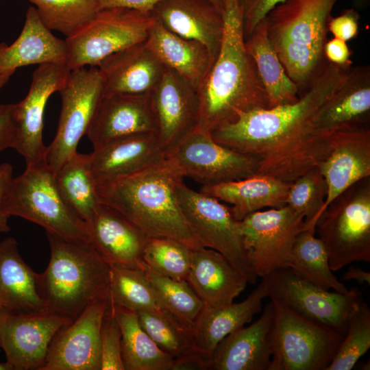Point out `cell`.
<instances>
[{
	"mask_svg": "<svg viewBox=\"0 0 370 370\" xmlns=\"http://www.w3.org/2000/svg\"><path fill=\"white\" fill-rule=\"evenodd\" d=\"M348 71L328 63L296 102L242 112L211 136L217 143L256 158V175L293 182L319 166L328 153L329 133L315 131L311 120L343 83Z\"/></svg>",
	"mask_w": 370,
	"mask_h": 370,
	"instance_id": "obj_1",
	"label": "cell"
},
{
	"mask_svg": "<svg viewBox=\"0 0 370 370\" xmlns=\"http://www.w3.org/2000/svg\"><path fill=\"white\" fill-rule=\"evenodd\" d=\"M218 55L199 88L198 128L211 133L244 112L269 108L256 64L245 47L236 0H225Z\"/></svg>",
	"mask_w": 370,
	"mask_h": 370,
	"instance_id": "obj_2",
	"label": "cell"
},
{
	"mask_svg": "<svg viewBox=\"0 0 370 370\" xmlns=\"http://www.w3.org/2000/svg\"><path fill=\"white\" fill-rule=\"evenodd\" d=\"M183 175L167 157L132 175L99 186L101 202L122 213L148 237H169L191 249L201 246L180 206L177 184Z\"/></svg>",
	"mask_w": 370,
	"mask_h": 370,
	"instance_id": "obj_3",
	"label": "cell"
},
{
	"mask_svg": "<svg viewBox=\"0 0 370 370\" xmlns=\"http://www.w3.org/2000/svg\"><path fill=\"white\" fill-rule=\"evenodd\" d=\"M46 234L50 259L36 286L47 310L73 321L90 304L110 301V264L90 243Z\"/></svg>",
	"mask_w": 370,
	"mask_h": 370,
	"instance_id": "obj_4",
	"label": "cell"
},
{
	"mask_svg": "<svg viewBox=\"0 0 370 370\" xmlns=\"http://www.w3.org/2000/svg\"><path fill=\"white\" fill-rule=\"evenodd\" d=\"M338 0H284L265 16L267 31L286 74L299 89L308 87L328 64L324 46Z\"/></svg>",
	"mask_w": 370,
	"mask_h": 370,
	"instance_id": "obj_5",
	"label": "cell"
},
{
	"mask_svg": "<svg viewBox=\"0 0 370 370\" xmlns=\"http://www.w3.org/2000/svg\"><path fill=\"white\" fill-rule=\"evenodd\" d=\"M332 271L355 261L370 262V177L344 190L324 209L315 231Z\"/></svg>",
	"mask_w": 370,
	"mask_h": 370,
	"instance_id": "obj_6",
	"label": "cell"
},
{
	"mask_svg": "<svg viewBox=\"0 0 370 370\" xmlns=\"http://www.w3.org/2000/svg\"><path fill=\"white\" fill-rule=\"evenodd\" d=\"M3 213L43 227L64 238L90 243L88 226L64 202L47 164L26 167L13 177L2 204Z\"/></svg>",
	"mask_w": 370,
	"mask_h": 370,
	"instance_id": "obj_7",
	"label": "cell"
},
{
	"mask_svg": "<svg viewBox=\"0 0 370 370\" xmlns=\"http://www.w3.org/2000/svg\"><path fill=\"white\" fill-rule=\"evenodd\" d=\"M271 300L274 315L268 370H325L344 335Z\"/></svg>",
	"mask_w": 370,
	"mask_h": 370,
	"instance_id": "obj_8",
	"label": "cell"
},
{
	"mask_svg": "<svg viewBox=\"0 0 370 370\" xmlns=\"http://www.w3.org/2000/svg\"><path fill=\"white\" fill-rule=\"evenodd\" d=\"M156 19L125 8L99 10L95 16L65 39L69 69L97 66L109 56L146 40Z\"/></svg>",
	"mask_w": 370,
	"mask_h": 370,
	"instance_id": "obj_9",
	"label": "cell"
},
{
	"mask_svg": "<svg viewBox=\"0 0 370 370\" xmlns=\"http://www.w3.org/2000/svg\"><path fill=\"white\" fill-rule=\"evenodd\" d=\"M177 199L185 219L203 247L224 256L246 278L255 284L258 278L247 258L238 221L231 208L216 197L188 187L183 180L176 186Z\"/></svg>",
	"mask_w": 370,
	"mask_h": 370,
	"instance_id": "obj_10",
	"label": "cell"
},
{
	"mask_svg": "<svg viewBox=\"0 0 370 370\" xmlns=\"http://www.w3.org/2000/svg\"><path fill=\"white\" fill-rule=\"evenodd\" d=\"M61 111L56 134L47 147L46 162L55 173L73 154L86 135L103 95L102 78L97 66L72 70L58 90Z\"/></svg>",
	"mask_w": 370,
	"mask_h": 370,
	"instance_id": "obj_11",
	"label": "cell"
},
{
	"mask_svg": "<svg viewBox=\"0 0 370 370\" xmlns=\"http://www.w3.org/2000/svg\"><path fill=\"white\" fill-rule=\"evenodd\" d=\"M271 299L298 314L345 334L352 310L362 300V293L352 288L346 294L322 289L302 279L289 268L262 278Z\"/></svg>",
	"mask_w": 370,
	"mask_h": 370,
	"instance_id": "obj_12",
	"label": "cell"
},
{
	"mask_svg": "<svg viewBox=\"0 0 370 370\" xmlns=\"http://www.w3.org/2000/svg\"><path fill=\"white\" fill-rule=\"evenodd\" d=\"M242 242L257 277L288 268L295 238L305 229L304 217L288 206L252 212L238 221Z\"/></svg>",
	"mask_w": 370,
	"mask_h": 370,
	"instance_id": "obj_13",
	"label": "cell"
},
{
	"mask_svg": "<svg viewBox=\"0 0 370 370\" xmlns=\"http://www.w3.org/2000/svg\"><path fill=\"white\" fill-rule=\"evenodd\" d=\"M183 177L203 186L238 180L256 175L258 162L215 141L196 127L166 153Z\"/></svg>",
	"mask_w": 370,
	"mask_h": 370,
	"instance_id": "obj_14",
	"label": "cell"
},
{
	"mask_svg": "<svg viewBox=\"0 0 370 370\" xmlns=\"http://www.w3.org/2000/svg\"><path fill=\"white\" fill-rule=\"evenodd\" d=\"M70 71L65 64L38 65L26 97L12 104V148L23 157L26 167L47 164V147L42 139L45 109L49 97L63 86Z\"/></svg>",
	"mask_w": 370,
	"mask_h": 370,
	"instance_id": "obj_15",
	"label": "cell"
},
{
	"mask_svg": "<svg viewBox=\"0 0 370 370\" xmlns=\"http://www.w3.org/2000/svg\"><path fill=\"white\" fill-rule=\"evenodd\" d=\"M73 321L49 310L11 313L0 309V347L14 370H41L56 332Z\"/></svg>",
	"mask_w": 370,
	"mask_h": 370,
	"instance_id": "obj_16",
	"label": "cell"
},
{
	"mask_svg": "<svg viewBox=\"0 0 370 370\" xmlns=\"http://www.w3.org/2000/svg\"><path fill=\"white\" fill-rule=\"evenodd\" d=\"M110 301L90 304L53 337L41 370H100V332Z\"/></svg>",
	"mask_w": 370,
	"mask_h": 370,
	"instance_id": "obj_17",
	"label": "cell"
},
{
	"mask_svg": "<svg viewBox=\"0 0 370 370\" xmlns=\"http://www.w3.org/2000/svg\"><path fill=\"white\" fill-rule=\"evenodd\" d=\"M150 105L155 133L167 153L197 125V91L175 72L165 68L150 95Z\"/></svg>",
	"mask_w": 370,
	"mask_h": 370,
	"instance_id": "obj_18",
	"label": "cell"
},
{
	"mask_svg": "<svg viewBox=\"0 0 370 370\" xmlns=\"http://www.w3.org/2000/svg\"><path fill=\"white\" fill-rule=\"evenodd\" d=\"M329 138L328 153L319 165L327 184L323 211L349 186L370 177V130L366 125L340 129L330 132Z\"/></svg>",
	"mask_w": 370,
	"mask_h": 370,
	"instance_id": "obj_19",
	"label": "cell"
},
{
	"mask_svg": "<svg viewBox=\"0 0 370 370\" xmlns=\"http://www.w3.org/2000/svg\"><path fill=\"white\" fill-rule=\"evenodd\" d=\"M166 156L155 132L120 138L93 149L88 154L99 187L143 171Z\"/></svg>",
	"mask_w": 370,
	"mask_h": 370,
	"instance_id": "obj_20",
	"label": "cell"
},
{
	"mask_svg": "<svg viewBox=\"0 0 370 370\" xmlns=\"http://www.w3.org/2000/svg\"><path fill=\"white\" fill-rule=\"evenodd\" d=\"M274 305L266 304L260 318L226 336L213 350L210 370H268L272 356L271 330Z\"/></svg>",
	"mask_w": 370,
	"mask_h": 370,
	"instance_id": "obj_21",
	"label": "cell"
},
{
	"mask_svg": "<svg viewBox=\"0 0 370 370\" xmlns=\"http://www.w3.org/2000/svg\"><path fill=\"white\" fill-rule=\"evenodd\" d=\"M86 224L90 244L107 262L141 267L149 237L119 210L101 202Z\"/></svg>",
	"mask_w": 370,
	"mask_h": 370,
	"instance_id": "obj_22",
	"label": "cell"
},
{
	"mask_svg": "<svg viewBox=\"0 0 370 370\" xmlns=\"http://www.w3.org/2000/svg\"><path fill=\"white\" fill-rule=\"evenodd\" d=\"M97 67L103 95H150L165 70L145 41L109 56Z\"/></svg>",
	"mask_w": 370,
	"mask_h": 370,
	"instance_id": "obj_23",
	"label": "cell"
},
{
	"mask_svg": "<svg viewBox=\"0 0 370 370\" xmlns=\"http://www.w3.org/2000/svg\"><path fill=\"white\" fill-rule=\"evenodd\" d=\"M170 32L197 40L214 61L221 43L223 12L210 0H161L151 12Z\"/></svg>",
	"mask_w": 370,
	"mask_h": 370,
	"instance_id": "obj_24",
	"label": "cell"
},
{
	"mask_svg": "<svg viewBox=\"0 0 370 370\" xmlns=\"http://www.w3.org/2000/svg\"><path fill=\"white\" fill-rule=\"evenodd\" d=\"M150 95H103L86 134L93 149L110 141L155 132Z\"/></svg>",
	"mask_w": 370,
	"mask_h": 370,
	"instance_id": "obj_25",
	"label": "cell"
},
{
	"mask_svg": "<svg viewBox=\"0 0 370 370\" xmlns=\"http://www.w3.org/2000/svg\"><path fill=\"white\" fill-rule=\"evenodd\" d=\"M370 113V69L350 68L341 86L319 108L311 123L321 134L365 125Z\"/></svg>",
	"mask_w": 370,
	"mask_h": 370,
	"instance_id": "obj_26",
	"label": "cell"
},
{
	"mask_svg": "<svg viewBox=\"0 0 370 370\" xmlns=\"http://www.w3.org/2000/svg\"><path fill=\"white\" fill-rule=\"evenodd\" d=\"M186 281L207 306L233 302L248 283L224 256L203 246L191 249Z\"/></svg>",
	"mask_w": 370,
	"mask_h": 370,
	"instance_id": "obj_27",
	"label": "cell"
},
{
	"mask_svg": "<svg viewBox=\"0 0 370 370\" xmlns=\"http://www.w3.org/2000/svg\"><path fill=\"white\" fill-rule=\"evenodd\" d=\"M269 297L265 284L259 285L243 301L219 306H204L193 328L195 350L208 362L217 344L232 332L250 323L261 312L262 300Z\"/></svg>",
	"mask_w": 370,
	"mask_h": 370,
	"instance_id": "obj_28",
	"label": "cell"
},
{
	"mask_svg": "<svg viewBox=\"0 0 370 370\" xmlns=\"http://www.w3.org/2000/svg\"><path fill=\"white\" fill-rule=\"evenodd\" d=\"M66 58L65 40L55 36L40 21L35 7L30 6L16 40L10 45L0 43V75H12L18 67L32 64H66Z\"/></svg>",
	"mask_w": 370,
	"mask_h": 370,
	"instance_id": "obj_29",
	"label": "cell"
},
{
	"mask_svg": "<svg viewBox=\"0 0 370 370\" xmlns=\"http://www.w3.org/2000/svg\"><path fill=\"white\" fill-rule=\"evenodd\" d=\"M145 42L165 68L198 91L214 62L203 44L170 32L157 21Z\"/></svg>",
	"mask_w": 370,
	"mask_h": 370,
	"instance_id": "obj_30",
	"label": "cell"
},
{
	"mask_svg": "<svg viewBox=\"0 0 370 370\" xmlns=\"http://www.w3.org/2000/svg\"><path fill=\"white\" fill-rule=\"evenodd\" d=\"M36 277L21 256L16 238L0 241V309L16 314L47 310L37 290Z\"/></svg>",
	"mask_w": 370,
	"mask_h": 370,
	"instance_id": "obj_31",
	"label": "cell"
},
{
	"mask_svg": "<svg viewBox=\"0 0 370 370\" xmlns=\"http://www.w3.org/2000/svg\"><path fill=\"white\" fill-rule=\"evenodd\" d=\"M291 183L267 175H254L238 180L202 186L200 191L232 204L230 208L234 217L241 221L263 208H278L286 206Z\"/></svg>",
	"mask_w": 370,
	"mask_h": 370,
	"instance_id": "obj_32",
	"label": "cell"
},
{
	"mask_svg": "<svg viewBox=\"0 0 370 370\" xmlns=\"http://www.w3.org/2000/svg\"><path fill=\"white\" fill-rule=\"evenodd\" d=\"M245 47L256 64L265 90L269 108L298 101L299 88L286 74L268 37L264 18L245 40Z\"/></svg>",
	"mask_w": 370,
	"mask_h": 370,
	"instance_id": "obj_33",
	"label": "cell"
},
{
	"mask_svg": "<svg viewBox=\"0 0 370 370\" xmlns=\"http://www.w3.org/2000/svg\"><path fill=\"white\" fill-rule=\"evenodd\" d=\"M110 304L121 332L125 370H173L175 359L143 330L136 312Z\"/></svg>",
	"mask_w": 370,
	"mask_h": 370,
	"instance_id": "obj_34",
	"label": "cell"
},
{
	"mask_svg": "<svg viewBox=\"0 0 370 370\" xmlns=\"http://www.w3.org/2000/svg\"><path fill=\"white\" fill-rule=\"evenodd\" d=\"M56 188L67 206L88 223L101 203L88 154H73L54 173Z\"/></svg>",
	"mask_w": 370,
	"mask_h": 370,
	"instance_id": "obj_35",
	"label": "cell"
},
{
	"mask_svg": "<svg viewBox=\"0 0 370 370\" xmlns=\"http://www.w3.org/2000/svg\"><path fill=\"white\" fill-rule=\"evenodd\" d=\"M288 268L302 279L324 289L346 294L349 290L333 274L327 250L315 236V230L304 229L293 245Z\"/></svg>",
	"mask_w": 370,
	"mask_h": 370,
	"instance_id": "obj_36",
	"label": "cell"
},
{
	"mask_svg": "<svg viewBox=\"0 0 370 370\" xmlns=\"http://www.w3.org/2000/svg\"><path fill=\"white\" fill-rule=\"evenodd\" d=\"M136 313L143 330L175 362L198 353L194 347L192 329L166 309Z\"/></svg>",
	"mask_w": 370,
	"mask_h": 370,
	"instance_id": "obj_37",
	"label": "cell"
},
{
	"mask_svg": "<svg viewBox=\"0 0 370 370\" xmlns=\"http://www.w3.org/2000/svg\"><path fill=\"white\" fill-rule=\"evenodd\" d=\"M110 295L112 304L135 312L162 308L142 266L110 264Z\"/></svg>",
	"mask_w": 370,
	"mask_h": 370,
	"instance_id": "obj_38",
	"label": "cell"
},
{
	"mask_svg": "<svg viewBox=\"0 0 370 370\" xmlns=\"http://www.w3.org/2000/svg\"><path fill=\"white\" fill-rule=\"evenodd\" d=\"M159 303L184 324L192 329L204 304L186 280H175L160 275L143 263Z\"/></svg>",
	"mask_w": 370,
	"mask_h": 370,
	"instance_id": "obj_39",
	"label": "cell"
},
{
	"mask_svg": "<svg viewBox=\"0 0 370 370\" xmlns=\"http://www.w3.org/2000/svg\"><path fill=\"white\" fill-rule=\"evenodd\" d=\"M34 5L40 21L51 31L69 37L99 10V0H29Z\"/></svg>",
	"mask_w": 370,
	"mask_h": 370,
	"instance_id": "obj_40",
	"label": "cell"
},
{
	"mask_svg": "<svg viewBox=\"0 0 370 370\" xmlns=\"http://www.w3.org/2000/svg\"><path fill=\"white\" fill-rule=\"evenodd\" d=\"M191 260V248L169 237H149L143 260L155 273L175 280H186Z\"/></svg>",
	"mask_w": 370,
	"mask_h": 370,
	"instance_id": "obj_41",
	"label": "cell"
},
{
	"mask_svg": "<svg viewBox=\"0 0 370 370\" xmlns=\"http://www.w3.org/2000/svg\"><path fill=\"white\" fill-rule=\"evenodd\" d=\"M370 347V308L360 301L347 319V330L325 370H351Z\"/></svg>",
	"mask_w": 370,
	"mask_h": 370,
	"instance_id": "obj_42",
	"label": "cell"
},
{
	"mask_svg": "<svg viewBox=\"0 0 370 370\" xmlns=\"http://www.w3.org/2000/svg\"><path fill=\"white\" fill-rule=\"evenodd\" d=\"M326 196L327 184L319 166H317L291 183L286 206L304 217L305 229L315 230Z\"/></svg>",
	"mask_w": 370,
	"mask_h": 370,
	"instance_id": "obj_43",
	"label": "cell"
},
{
	"mask_svg": "<svg viewBox=\"0 0 370 370\" xmlns=\"http://www.w3.org/2000/svg\"><path fill=\"white\" fill-rule=\"evenodd\" d=\"M100 370H125L122 358L121 332L110 302L100 332Z\"/></svg>",
	"mask_w": 370,
	"mask_h": 370,
	"instance_id": "obj_44",
	"label": "cell"
},
{
	"mask_svg": "<svg viewBox=\"0 0 370 370\" xmlns=\"http://www.w3.org/2000/svg\"><path fill=\"white\" fill-rule=\"evenodd\" d=\"M284 0H236L246 40L267 14Z\"/></svg>",
	"mask_w": 370,
	"mask_h": 370,
	"instance_id": "obj_45",
	"label": "cell"
},
{
	"mask_svg": "<svg viewBox=\"0 0 370 370\" xmlns=\"http://www.w3.org/2000/svg\"><path fill=\"white\" fill-rule=\"evenodd\" d=\"M359 19V14L355 9H346L339 16L330 17L328 22V32L330 31L335 38L347 42L358 36Z\"/></svg>",
	"mask_w": 370,
	"mask_h": 370,
	"instance_id": "obj_46",
	"label": "cell"
},
{
	"mask_svg": "<svg viewBox=\"0 0 370 370\" xmlns=\"http://www.w3.org/2000/svg\"><path fill=\"white\" fill-rule=\"evenodd\" d=\"M352 52L347 42L334 37L324 46V56L329 63L343 67H351Z\"/></svg>",
	"mask_w": 370,
	"mask_h": 370,
	"instance_id": "obj_47",
	"label": "cell"
},
{
	"mask_svg": "<svg viewBox=\"0 0 370 370\" xmlns=\"http://www.w3.org/2000/svg\"><path fill=\"white\" fill-rule=\"evenodd\" d=\"M12 103L0 104V151L12 148L14 125L12 120Z\"/></svg>",
	"mask_w": 370,
	"mask_h": 370,
	"instance_id": "obj_48",
	"label": "cell"
},
{
	"mask_svg": "<svg viewBox=\"0 0 370 370\" xmlns=\"http://www.w3.org/2000/svg\"><path fill=\"white\" fill-rule=\"evenodd\" d=\"M13 178V168L9 163L0 164V233L10 231L8 216L2 210V204Z\"/></svg>",
	"mask_w": 370,
	"mask_h": 370,
	"instance_id": "obj_49",
	"label": "cell"
},
{
	"mask_svg": "<svg viewBox=\"0 0 370 370\" xmlns=\"http://www.w3.org/2000/svg\"><path fill=\"white\" fill-rule=\"evenodd\" d=\"M161 0H99V10L109 8H125L149 13Z\"/></svg>",
	"mask_w": 370,
	"mask_h": 370,
	"instance_id": "obj_50",
	"label": "cell"
},
{
	"mask_svg": "<svg viewBox=\"0 0 370 370\" xmlns=\"http://www.w3.org/2000/svg\"><path fill=\"white\" fill-rule=\"evenodd\" d=\"M342 280H356L360 284L366 283L369 285L370 273L360 268L350 266L343 275Z\"/></svg>",
	"mask_w": 370,
	"mask_h": 370,
	"instance_id": "obj_51",
	"label": "cell"
},
{
	"mask_svg": "<svg viewBox=\"0 0 370 370\" xmlns=\"http://www.w3.org/2000/svg\"><path fill=\"white\" fill-rule=\"evenodd\" d=\"M11 75L9 73L0 75V90L8 83Z\"/></svg>",
	"mask_w": 370,
	"mask_h": 370,
	"instance_id": "obj_52",
	"label": "cell"
},
{
	"mask_svg": "<svg viewBox=\"0 0 370 370\" xmlns=\"http://www.w3.org/2000/svg\"><path fill=\"white\" fill-rule=\"evenodd\" d=\"M217 6L223 12L225 8V0H210Z\"/></svg>",
	"mask_w": 370,
	"mask_h": 370,
	"instance_id": "obj_53",
	"label": "cell"
},
{
	"mask_svg": "<svg viewBox=\"0 0 370 370\" xmlns=\"http://www.w3.org/2000/svg\"><path fill=\"white\" fill-rule=\"evenodd\" d=\"M0 370H13V368L8 362H0Z\"/></svg>",
	"mask_w": 370,
	"mask_h": 370,
	"instance_id": "obj_54",
	"label": "cell"
},
{
	"mask_svg": "<svg viewBox=\"0 0 370 370\" xmlns=\"http://www.w3.org/2000/svg\"><path fill=\"white\" fill-rule=\"evenodd\" d=\"M369 1V0H354V3L356 5L362 6L366 5Z\"/></svg>",
	"mask_w": 370,
	"mask_h": 370,
	"instance_id": "obj_55",
	"label": "cell"
},
{
	"mask_svg": "<svg viewBox=\"0 0 370 370\" xmlns=\"http://www.w3.org/2000/svg\"><path fill=\"white\" fill-rule=\"evenodd\" d=\"M0 349H1V347H0Z\"/></svg>",
	"mask_w": 370,
	"mask_h": 370,
	"instance_id": "obj_56",
	"label": "cell"
}]
</instances>
